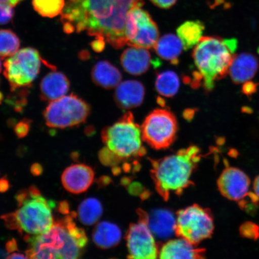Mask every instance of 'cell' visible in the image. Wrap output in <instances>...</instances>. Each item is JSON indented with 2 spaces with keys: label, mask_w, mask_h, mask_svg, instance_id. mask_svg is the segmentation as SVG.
I'll use <instances>...</instances> for the list:
<instances>
[{
  "label": "cell",
  "mask_w": 259,
  "mask_h": 259,
  "mask_svg": "<svg viewBox=\"0 0 259 259\" xmlns=\"http://www.w3.org/2000/svg\"><path fill=\"white\" fill-rule=\"evenodd\" d=\"M142 0H68L60 21L66 34L85 31L115 49L127 45L125 26L130 11Z\"/></svg>",
  "instance_id": "1"
},
{
  "label": "cell",
  "mask_w": 259,
  "mask_h": 259,
  "mask_svg": "<svg viewBox=\"0 0 259 259\" xmlns=\"http://www.w3.org/2000/svg\"><path fill=\"white\" fill-rule=\"evenodd\" d=\"M236 48V39L202 37L192 54L197 69L193 74V87L202 84L206 92L212 91L215 81L222 79L229 73Z\"/></svg>",
  "instance_id": "2"
},
{
  "label": "cell",
  "mask_w": 259,
  "mask_h": 259,
  "mask_svg": "<svg viewBox=\"0 0 259 259\" xmlns=\"http://www.w3.org/2000/svg\"><path fill=\"white\" fill-rule=\"evenodd\" d=\"M199 148L190 146L161 159L154 161L152 177L157 192L164 200L171 193L180 194L192 184V174L200 159Z\"/></svg>",
  "instance_id": "3"
},
{
  "label": "cell",
  "mask_w": 259,
  "mask_h": 259,
  "mask_svg": "<svg viewBox=\"0 0 259 259\" xmlns=\"http://www.w3.org/2000/svg\"><path fill=\"white\" fill-rule=\"evenodd\" d=\"M102 139L106 147L100 151L99 158L107 166L145 154L141 128L131 112H126L114 124L103 129Z\"/></svg>",
  "instance_id": "4"
},
{
  "label": "cell",
  "mask_w": 259,
  "mask_h": 259,
  "mask_svg": "<svg viewBox=\"0 0 259 259\" xmlns=\"http://www.w3.org/2000/svg\"><path fill=\"white\" fill-rule=\"evenodd\" d=\"M91 111L88 103L72 93L52 102L45 109L44 117L48 127L64 129L85 122Z\"/></svg>",
  "instance_id": "5"
},
{
  "label": "cell",
  "mask_w": 259,
  "mask_h": 259,
  "mask_svg": "<svg viewBox=\"0 0 259 259\" xmlns=\"http://www.w3.org/2000/svg\"><path fill=\"white\" fill-rule=\"evenodd\" d=\"M53 202L41 195L30 197L15 212L19 226L18 232L28 235H38L48 232L54 225L52 208Z\"/></svg>",
  "instance_id": "6"
},
{
  "label": "cell",
  "mask_w": 259,
  "mask_h": 259,
  "mask_svg": "<svg viewBox=\"0 0 259 259\" xmlns=\"http://www.w3.org/2000/svg\"><path fill=\"white\" fill-rule=\"evenodd\" d=\"M214 224L211 212L197 204L177 212L176 234L196 245L212 236Z\"/></svg>",
  "instance_id": "7"
},
{
  "label": "cell",
  "mask_w": 259,
  "mask_h": 259,
  "mask_svg": "<svg viewBox=\"0 0 259 259\" xmlns=\"http://www.w3.org/2000/svg\"><path fill=\"white\" fill-rule=\"evenodd\" d=\"M41 62L40 53L32 48L22 49L6 60L4 75L12 92L31 85L40 72Z\"/></svg>",
  "instance_id": "8"
},
{
  "label": "cell",
  "mask_w": 259,
  "mask_h": 259,
  "mask_svg": "<svg viewBox=\"0 0 259 259\" xmlns=\"http://www.w3.org/2000/svg\"><path fill=\"white\" fill-rule=\"evenodd\" d=\"M141 128L146 143L155 150H164L176 141L177 119L169 110L156 109L149 113Z\"/></svg>",
  "instance_id": "9"
},
{
  "label": "cell",
  "mask_w": 259,
  "mask_h": 259,
  "mask_svg": "<svg viewBox=\"0 0 259 259\" xmlns=\"http://www.w3.org/2000/svg\"><path fill=\"white\" fill-rule=\"evenodd\" d=\"M125 36L128 46L147 50L155 47L159 31L150 14L141 7H137L128 13L125 26Z\"/></svg>",
  "instance_id": "10"
},
{
  "label": "cell",
  "mask_w": 259,
  "mask_h": 259,
  "mask_svg": "<svg viewBox=\"0 0 259 259\" xmlns=\"http://www.w3.org/2000/svg\"><path fill=\"white\" fill-rule=\"evenodd\" d=\"M126 241L128 257L135 259H154L159 255V249L154 235L147 222V213L139 212V220L129 227Z\"/></svg>",
  "instance_id": "11"
},
{
  "label": "cell",
  "mask_w": 259,
  "mask_h": 259,
  "mask_svg": "<svg viewBox=\"0 0 259 259\" xmlns=\"http://www.w3.org/2000/svg\"><path fill=\"white\" fill-rule=\"evenodd\" d=\"M250 180L244 171L238 168L227 167L218 180L220 193L232 201L239 202L247 196L250 189Z\"/></svg>",
  "instance_id": "12"
},
{
  "label": "cell",
  "mask_w": 259,
  "mask_h": 259,
  "mask_svg": "<svg viewBox=\"0 0 259 259\" xmlns=\"http://www.w3.org/2000/svg\"><path fill=\"white\" fill-rule=\"evenodd\" d=\"M95 180L92 168L83 164H76L64 171L61 181L65 189L73 194H80L88 190Z\"/></svg>",
  "instance_id": "13"
},
{
  "label": "cell",
  "mask_w": 259,
  "mask_h": 259,
  "mask_svg": "<svg viewBox=\"0 0 259 259\" xmlns=\"http://www.w3.org/2000/svg\"><path fill=\"white\" fill-rule=\"evenodd\" d=\"M205 250L187 239L179 237L171 239L162 246L158 257L164 259H199L205 256Z\"/></svg>",
  "instance_id": "14"
},
{
  "label": "cell",
  "mask_w": 259,
  "mask_h": 259,
  "mask_svg": "<svg viewBox=\"0 0 259 259\" xmlns=\"http://www.w3.org/2000/svg\"><path fill=\"white\" fill-rule=\"evenodd\" d=\"M145 87L141 82L128 80L121 82L116 88L114 98L116 104L122 109L137 108L143 103Z\"/></svg>",
  "instance_id": "15"
},
{
  "label": "cell",
  "mask_w": 259,
  "mask_h": 259,
  "mask_svg": "<svg viewBox=\"0 0 259 259\" xmlns=\"http://www.w3.org/2000/svg\"><path fill=\"white\" fill-rule=\"evenodd\" d=\"M123 69L133 75H141L147 72L151 64V54L147 49L131 47L123 52L120 58Z\"/></svg>",
  "instance_id": "16"
},
{
  "label": "cell",
  "mask_w": 259,
  "mask_h": 259,
  "mask_svg": "<svg viewBox=\"0 0 259 259\" xmlns=\"http://www.w3.org/2000/svg\"><path fill=\"white\" fill-rule=\"evenodd\" d=\"M70 83L63 73L52 72L40 82V98L44 102H53L64 97L70 90Z\"/></svg>",
  "instance_id": "17"
},
{
  "label": "cell",
  "mask_w": 259,
  "mask_h": 259,
  "mask_svg": "<svg viewBox=\"0 0 259 259\" xmlns=\"http://www.w3.org/2000/svg\"><path fill=\"white\" fill-rule=\"evenodd\" d=\"M258 66V61L253 55L242 53L234 57L229 72L233 82L244 83L254 76Z\"/></svg>",
  "instance_id": "18"
},
{
  "label": "cell",
  "mask_w": 259,
  "mask_h": 259,
  "mask_svg": "<svg viewBox=\"0 0 259 259\" xmlns=\"http://www.w3.org/2000/svg\"><path fill=\"white\" fill-rule=\"evenodd\" d=\"M92 80L97 86L110 90L121 83L122 74L118 69L108 61H100L92 70Z\"/></svg>",
  "instance_id": "19"
},
{
  "label": "cell",
  "mask_w": 259,
  "mask_h": 259,
  "mask_svg": "<svg viewBox=\"0 0 259 259\" xmlns=\"http://www.w3.org/2000/svg\"><path fill=\"white\" fill-rule=\"evenodd\" d=\"M147 222L154 235L160 238H167L176 233V218L169 210H154L147 214Z\"/></svg>",
  "instance_id": "20"
},
{
  "label": "cell",
  "mask_w": 259,
  "mask_h": 259,
  "mask_svg": "<svg viewBox=\"0 0 259 259\" xmlns=\"http://www.w3.org/2000/svg\"><path fill=\"white\" fill-rule=\"evenodd\" d=\"M122 232L117 225L108 222H100L93 232V240L97 247L109 249L115 247L120 242Z\"/></svg>",
  "instance_id": "21"
},
{
  "label": "cell",
  "mask_w": 259,
  "mask_h": 259,
  "mask_svg": "<svg viewBox=\"0 0 259 259\" xmlns=\"http://www.w3.org/2000/svg\"><path fill=\"white\" fill-rule=\"evenodd\" d=\"M154 48L158 56L174 65L179 63L178 58L184 49L180 38L173 34H167L162 36Z\"/></svg>",
  "instance_id": "22"
},
{
  "label": "cell",
  "mask_w": 259,
  "mask_h": 259,
  "mask_svg": "<svg viewBox=\"0 0 259 259\" xmlns=\"http://www.w3.org/2000/svg\"><path fill=\"white\" fill-rule=\"evenodd\" d=\"M204 30L205 25L198 20L186 21L181 25L177 31L184 50L187 51L195 47L201 40Z\"/></svg>",
  "instance_id": "23"
},
{
  "label": "cell",
  "mask_w": 259,
  "mask_h": 259,
  "mask_svg": "<svg viewBox=\"0 0 259 259\" xmlns=\"http://www.w3.org/2000/svg\"><path fill=\"white\" fill-rule=\"evenodd\" d=\"M103 213L102 203L96 198H88L80 204L77 216L84 225L92 226L99 221Z\"/></svg>",
  "instance_id": "24"
},
{
  "label": "cell",
  "mask_w": 259,
  "mask_h": 259,
  "mask_svg": "<svg viewBox=\"0 0 259 259\" xmlns=\"http://www.w3.org/2000/svg\"><path fill=\"white\" fill-rule=\"evenodd\" d=\"M180 86L179 77L171 70L164 71L157 74L155 87L160 95L172 97L177 95Z\"/></svg>",
  "instance_id": "25"
},
{
  "label": "cell",
  "mask_w": 259,
  "mask_h": 259,
  "mask_svg": "<svg viewBox=\"0 0 259 259\" xmlns=\"http://www.w3.org/2000/svg\"><path fill=\"white\" fill-rule=\"evenodd\" d=\"M32 4L38 14L43 17L53 18L61 14L66 2L65 0H32Z\"/></svg>",
  "instance_id": "26"
},
{
  "label": "cell",
  "mask_w": 259,
  "mask_h": 259,
  "mask_svg": "<svg viewBox=\"0 0 259 259\" xmlns=\"http://www.w3.org/2000/svg\"><path fill=\"white\" fill-rule=\"evenodd\" d=\"M21 42L14 32L10 30H0V57L6 58L17 53Z\"/></svg>",
  "instance_id": "27"
},
{
  "label": "cell",
  "mask_w": 259,
  "mask_h": 259,
  "mask_svg": "<svg viewBox=\"0 0 259 259\" xmlns=\"http://www.w3.org/2000/svg\"><path fill=\"white\" fill-rule=\"evenodd\" d=\"M238 203L240 208L249 214H254L259 208V198L254 193H249L247 196Z\"/></svg>",
  "instance_id": "28"
},
{
  "label": "cell",
  "mask_w": 259,
  "mask_h": 259,
  "mask_svg": "<svg viewBox=\"0 0 259 259\" xmlns=\"http://www.w3.org/2000/svg\"><path fill=\"white\" fill-rule=\"evenodd\" d=\"M239 234L242 237L256 241L259 239V225L253 222H245L239 228Z\"/></svg>",
  "instance_id": "29"
},
{
  "label": "cell",
  "mask_w": 259,
  "mask_h": 259,
  "mask_svg": "<svg viewBox=\"0 0 259 259\" xmlns=\"http://www.w3.org/2000/svg\"><path fill=\"white\" fill-rule=\"evenodd\" d=\"M14 15V11L12 6L0 3V25L9 24Z\"/></svg>",
  "instance_id": "30"
},
{
  "label": "cell",
  "mask_w": 259,
  "mask_h": 259,
  "mask_svg": "<svg viewBox=\"0 0 259 259\" xmlns=\"http://www.w3.org/2000/svg\"><path fill=\"white\" fill-rule=\"evenodd\" d=\"M31 121L28 119H22L15 125L14 131L19 138H23L30 132Z\"/></svg>",
  "instance_id": "31"
},
{
  "label": "cell",
  "mask_w": 259,
  "mask_h": 259,
  "mask_svg": "<svg viewBox=\"0 0 259 259\" xmlns=\"http://www.w3.org/2000/svg\"><path fill=\"white\" fill-rule=\"evenodd\" d=\"M2 219L4 220L5 225L10 230H16L18 231L19 226L17 220H16L15 212L9 213L7 214L2 216Z\"/></svg>",
  "instance_id": "32"
},
{
  "label": "cell",
  "mask_w": 259,
  "mask_h": 259,
  "mask_svg": "<svg viewBox=\"0 0 259 259\" xmlns=\"http://www.w3.org/2000/svg\"><path fill=\"white\" fill-rule=\"evenodd\" d=\"M153 4L161 9H169L176 4L177 0H151Z\"/></svg>",
  "instance_id": "33"
},
{
  "label": "cell",
  "mask_w": 259,
  "mask_h": 259,
  "mask_svg": "<svg viewBox=\"0 0 259 259\" xmlns=\"http://www.w3.org/2000/svg\"><path fill=\"white\" fill-rule=\"evenodd\" d=\"M30 197V193L28 190H22L19 191L17 194H16L15 199L18 204V206L20 207L22 203H23L26 200L28 199Z\"/></svg>",
  "instance_id": "34"
},
{
  "label": "cell",
  "mask_w": 259,
  "mask_h": 259,
  "mask_svg": "<svg viewBox=\"0 0 259 259\" xmlns=\"http://www.w3.org/2000/svg\"><path fill=\"white\" fill-rule=\"evenodd\" d=\"M6 248L8 253H12V252L18 250L17 242L15 239H12L9 241L6 244Z\"/></svg>",
  "instance_id": "35"
},
{
  "label": "cell",
  "mask_w": 259,
  "mask_h": 259,
  "mask_svg": "<svg viewBox=\"0 0 259 259\" xmlns=\"http://www.w3.org/2000/svg\"><path fill=\"white\" fill-rule=\"evenodd\" d=\"M58 212L64 215L69 214L70 211V206L69 203L67 201L61 202L58 206Z\"/></svg>",
  "instance_id": "36"
},
{
  "label": "cell",
  "mask_w": 259,
  "mask_h": 259,
  "mask_svg": "<svg viewBox=\"0 0 259 259\" xmlns=\"http://www.w3.org/2000/svg\"><path fill=\"white\" fill-rule=\"evenodd\" d=\"M30 171L34 176L38 177L43 173L44 168L39 163H34L31 167Z\"/></svg>",
  "instance_id": "37"
},
{
  "label": "cell",
  "mask_w": 259,
  "mask_h": 259,
  "mask_svg": "<svg viewBox=\"0 0 259 259\" xmlns=\"http://www.w3.org/2000/svg\"><path fill=\"white\" fill-rule=\"evenodd\" d=\"M11 187V184L7 177H3L0 179V193L7 192Z\"/></svg>",
  "instance_id": "38"
},
{
  "label": "cell",
  "mask_w": 259,
  "mask_h": 259,
  "mask_svg": "<svg viewBox=\"0 0 259 259\" xmlns=\"http://www.w3.org/2000/svg\"><path fill=\"white\" fill-rule=\"evenodd\" d=\"M22 1H23V0H0V3L15 7V6L18 5L19 3Z\"/></svg>",
  "instance_id": "39"
},
{
  "label": "cell",
  "mask_w": 259,
  "mask_h": 259,
  "mask_svg": "<svg viewBox=\"0 0 259 259\" xmlns=\"http://www.w3.org/2000/svg\"><path fill=\"white\" fill-rule=\"evenodd\" d=\"M254 193L259 198V176L255 178L253 183Z\"/></svg>",
  "instance_id": "40"
},
{
  "label": "cell",
  "mask_w": 259,
  "mask_h": 259,
  "mask_svg": "<svg viewBox=\"0 0 259 259\" xmlns=\"http://www.w3.org/2000/svg\"><path fill=\"white\" fill-rule=\"evenodd\" d=\"M8 258H27L25 255L21 253H12L11 255H9Z\"/></svg>",
  "instance_id": "41"
},
{
  "label": "cell",
  "mask_w": 259,
  "mask_h": 259,
  "mask_svg": "<svg viewBox=\"0 0 259 259\" xmlns=\"http://www.w3.org/2000/svg\"><path fill=\"white\" fill-rule=\"evenodd\" d=\"M3 99V96L2 94V93L0 92V103H2Z\"/></svg>",
  "instance_id": "42"
},
{
  "label": "cell",
  "mask_w": 259,
  "mask_h": 259,
  "mask_svg": "<svg viewBox=\"0 0 259 259\" xmlns=\"http://www.w3.org/2000/svg\"><path fill=\"white\" fill-rule=\"evenodd\" d=\"M2 70V63L1 58H0V73H1Z\"/></svg>",
  "instance_id": "43"
}]
</instances>
